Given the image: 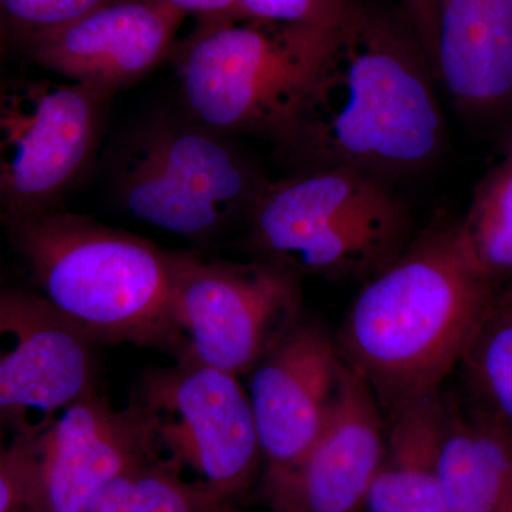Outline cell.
Returning a JSON list of instances; mask_svg holds the SVG:
<instances>
[{
	"mask_svg": "<svg viewBox=\"0 0 512 512\" xmlns=\"http://www.w3.org/2000/svg\"><path fill=\"white\" fill-rule=\"evenodd\" d=\"M434 77L404 16L355 0L279 151L296 173H420L447 143Z\"/></svg>",
	"mask_w": 512,
	"mask_h": 512,
	"instance_id": "cell-1",
	"label": "cell"
},
{
	"mask_svg": "<svg viewBox=\"0 0 512 512\" xmlns=\"http://www.w3.org/2000/svg\"><path fill=\"white\" fill-rule=\"evenodd\" d=\"M498 292L460 222L441 218L366 279L339 330L340 357L393 412L440 390Z\"/></svg>",
	"mask_w": 512,
	"mask_h": 512,
	"instance_id": "cell-2",
	"label": "cell"
},
{
	"mask_svg": "<svg viewBox=\"0 0 512 512\" xmlns=\"http://www.w3.org/2000/svg\"><path fill=\"white\" fill-rule=\"evenodd\" d=\"M8 227L36 292L94 345L184 355L167 249L62 207Z\"/></svg>",
	"mask_w": 512,
	"mask_h": 512,
	"instance_id": "cell-3",
	"label": "cell"
},
{
	"mask_svg": "<svg viewBox=\"0 0 512 512\" xmlns=\"http://www.w3.org/2000/svg\"><path fill=\"white\" fill-rule=\"evenodd\" d=\"M336 33L245 18L198 20L177 55L188 116L225 136L249 134L281 146Z\"/></svg>",
	"mask_w": 512,
	"mask_h": 512,
	"instance_id": "cell-4",
	"label": "cell"
},
{
	"mask_svg": "<svg viewBox=\"0 0 512 512\" xmlns=\"http://www.w3.org/2000/svg\"><path fill=\"white\" fill-rule=\"evenodd\" d=\"M248 224L258 261L298 278L369 279L406 247L410 217L380 178L326 168L268 181Z\"/></svg>",
	"mask_w": 512,
	"mask_h": 512,
	"instance_id": "cell-5",
	"label": "cell"
},
{
	"mask_svg": "<svg viewBox=\"0 0 512 512\" xmlns=\"http://www.w3.org/2000/svg\"><path fill=\"white\" fill-rule=\"evenodd\" d=\"M268 181L225 134L160 114L121 148L113 192L137 220L204 244L248 220Z\"/></svg>",
	"mask_w": 512,
	"mask_h": 512,
	"instance_id": "cell-6",
	"label": "cell"
},
{
	"mask_svg": "<svg viewBox=\"0 0 512 512\" xmlns=\"http://www.w3.org/2000/svg\"><path fill=\"white\" fill-rule=\"evenodd\" d=\"M168 259L171 311L187 340L181 357L245 376L301 319L299 278L281 266L180 251Z\"/></svg>",
	"mask_w": 512,
	"mask_h": 512,
	"instance_id": "cell-7",
	"label": "cell"
},
{
	"mask_svg": "<svg viewBox=\"0 0 512 512\" xmlns=\"http://www.w3.org/2000/svg\"><path fill=\"white\" fill-rule=\"evenodd\" d=\"M110 97L69 80L0 83V221L62 207L92 163Z\"/></svg>",
	"mask_w": 512,
	"mask_h": 512,
	"instance_id": "cell-8",
	"label": "cell"
},
{
	"mask_svg": "<svg viewBox=\"0 0 512 512\" xmlns=\"http://www.w3.org/2000/svg\"><path fill=\"white\" fill-rule=\"evenodd\" d=\"M133 393L160 416L164 450L198 483L225 501L247 490L264 454L239 376L181 357L148 370Z\"/></svg>",
	"mask_w": 512,
	"mask_h": 512,
	"instance_id": "cell-9",
	"label": "cell"
},
{
	"mask_svg": "<svg viewBox=\"0 0 512 512\" xmlns=\"http://www.w3.org/2000/svg\"><path fill=\"white\" fill-rule=\"evenodd\" d=\"M23 440L32 457L36 512H83L101 488L164 451L153 409L134 393L126 407H116L99 389Z\"/></svg>",
	"mask_w": 512,
	"mask_h": 512,
	"instance_id": "cell-10",
	"label": "cell"
},
{
	"mask_svg": "<svg viewBox=\"0 0 512 512\" xmlns=\"http://www.w3.org/2000/svg\"><path fill=\"white\" fill-rule=\"evenodd\" d=\"M93 348L40 293L0 289V423L30 439L97 390Z\"/></svg>",
	"mask_w": 512,
	"mask_h": 512,
	"instance_id": "cell-11",
	"label": "cell"
},
{
	"mask_svg": "<svg viewBox=\"0 0 512 512\" xmlns=\"http://www.w3.org/2000/svg\"><path fill=\"white\" fill-rule=\"evenodd\" d=\"M380 404L369 384L343 362L339 392L325 427L298 463L265 471L274 512H362L384 450Z\"/></svg>",
	"mask_w": 512,
	"mask_h": 512,
	"instance_id": "cell-12",
	"label": "cell"
},
{
	"mask_svg": "<svg viewBox=\"0 0 512 512\" xmlns=\"http://www.w3.org/2000/svg\"><path fill=\"white\" fill-rule=\"evenodd\" d=\"M342 367L336 342L301 318L248 373L265 471L292 467L312 446L335 406Z\"/></svg>",
	"mask_w": 512,
	"mask_h": 512,
	"instance_id": "cell-13",
	"label": "cell"
},
{
	"mask_svg": "<svg viewBox=\"0 0 512 512\" xmlns=\"http://www.w3.org/2000/svg\"><path fill=\"white\" fill-rule=\"evenodd\" d=\"M187 16L167 0H113L26 43L45 69L113 96L170 56Z\"/></svg>",
	"mask_w": 512,
	"mask_h": 512,
	"instance_id": "cell-14",
	"label": "cell"
},
{
	"mask_svg": "<svg viewBox=\"0 0 512 512\" xmlns=\"http://www.w3.org/2000/svg\"><path fill=\"white\" fill-rule=\"evenodd\" d=\"M434 74L470 117L512 111V0H439Z\"/></svg>",
	"mask_w": 512,
	"mask_h": 512,
	"instance_id": "cell-15",
	"label": "cell"
},
{
	"mask_svg": "<svg viewBox=\"0 0 512 512\" xmlns=\"http://www.w3.org/2000/svg\"><path fill=\"white\" fill-rule=\"evenodd\" d=\"M447 404L437 390L389 413L367 512H446L439 461Z\"/></svg>",
	"mask_w": 512,
	"mask_h": 512,
	"instance_id": "cell-16",
	"label": "cell"
},
{
	"mask_svg": "<svg viewBox=\"0 0 512 512\" xmlns=\"http://www.w3.org/2000/svg\"><path fill=\"white\" fill-rule=\"evenodd\" d=\"M439 474L446 512H512V440L476 406L447 404Z\"/></svg>",
	"mask_w": 512,
	"mask_h": 512,
	"instance_id": "cell-17",
	"label": "cell"
},
{
	"mask_svg": "<svg viewBox=\"0 0 512 512\" xmlns=\"http://www.w3.org/2000/svg\"><path fill=\"white\" fill-rule=\"evenodd\" d=\"M173 457L157 458L117 477L83 512H234L200 483H187Z\"/></svg>",
	"mask_w": 512,
	"mask_h": 512,
	"instance_id": "cell-18",
	"label": "cell"
},
{
	"mask_svg": "<svg viewBox=\"0 0 512 512\" xmlns=\"http://www.w3.org/2000/svg\"><path fill=\"white\" fill-rule=\"evenodd\" d=\"M478 264L500 291L512 281V160L504 157L480 178L460 221Z\"/></svg>",
	"mask_w": 512,
	"mask_h": 512,
	"instance_id": "cell-19",
	"label": "cell"
},
{
	"mask_svg": "<svg viewBox=\"0 0 512 512\" xmlns=\"http://www.w3.org/2000/svg\"><path fill=\"white\" fill-rule=\"evenodd\" d=\"M461 365L477 409L512 440V318L497 303Z\"/></svg>",
	"mask_w": 512,
	"mask_h": 512,
	"instance_id": "cell-20",
	"label": "cell"
},
{
	"mask_svg": "<svg viewBox=\"0 0 512 512\" xmlns=\"http://www.w3.org/2000/svg\"><path fill=\"white\" fill-rule=\"evenodd\" d=\"M113 0H0V25L23 39L52 32Z\"/></svg>",
	"mask_w": 512,
	"mask_h": 512,
	"instance_id": "cell-21",
	"label": "cell"
},
{
	"mask_svg": "<svg viewBox=\"0 0 512 512\" xmlns=\"http://www.w3.org/2000/svg\"><path fill=\"white\" fill-rule=\"evenodd\" d=\"M355 0H238L239 16L262 22L336 30Z\"/></svg>",
	"mask_w": 512,
	"mask_h": 512,
	"instance_id": "cell-22",
	"label": "cell"
},
{
	"mask_svg": "<svg viewBox=\"0 0 512 512\" xmlns=\"http://www.w3.org/2000/svg\"><path fill=\"white\" fill-rule=\"evenodd\" d=\"M33 510L32 457L26 440L0 444V512Z\"/></svg>",
	"mask_w": 512,
	"mask_h": 512,
	"instance_id": "cell-23",
	"label": "cell"
},
{
	"mask_svg": "<svg viewBox=\"0 0 512 512\" xmlns=\"http://www.w3.org/2000/svg\"><path fill=\"white\" fill-rule=\"evenodd\" d=\"M403 16L412 26L421 47L434 70L437 32H439V0H399Z\"/></svg>",
	"mask_w": 512,
	"mask_h": 512,
	"instance_id": "cell-24",
	"label": "cell"
},
{
	"mask_svg": "<svg viewBox=\"0 0 512 512\" xmlns=\"http://www.w3.org/2000/svg\"><path fill=\"white\" fill-rule=\"evenodd\" d=\"M175 8L198 20L214 18H241L238 0H167Z\"/></svg>",
	"mask_w": 512,
	"mask_h": 512,
	"instance_id": "cell-25",
	"label": "cell"
},
{
	"mask_svg": "<svg viewBox=\"0 0 512 512\" xmlns=\"http://www.w3.org/2000/svg\"><path fill=\"white\" fill-rule=\"evenodd\" d=\"M497 306L507 312L512 318V281L503 286L498 292Z\"/></svg>",
	"mask_w": 512,
	"mask_h": 512,
	"instance_id": "cell-26",
	"label": "cell"
},
{
	"mask_svg": "<svg viewBox=\"0 0 512 512\" xmlns=\"http://www.w3.org/2000/svg\"><path fill=\"white\" fill-rule=\"evenodd\" d=\"M512 160V127L508 131L507 141H505V156Z\"/></svg>",
	"mask_w": 512,
	"mask_h": 512,
	"instance_id": "cell-27",
	"label": "cell"
}]
</instances>
